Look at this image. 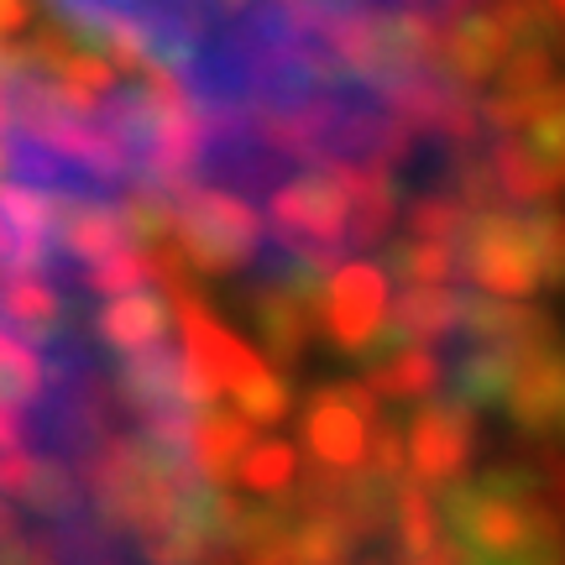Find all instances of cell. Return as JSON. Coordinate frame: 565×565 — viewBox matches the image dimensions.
<instances>
[{
  "instance_id": "1",
  "label": "cell",
  "mask_w": 565,
  "mask_h": 565,
  "mask_svg": "<svg viewBox=\"0 0 565 565\" xmlns=\"http://www.w3.org/2000/svg\"><path fill=\"white\" fill-rule=\"evenodd\" d=\"M440 519L461 565H565V519L529 466H492L471 482H445Z\"/></svg>"
},
{
  "instance_id": "2",
  "label": "cell",
  "mask_w": 565,
  "mask_h": 565,
  "mask_svg": "<svg viewBox=\"0 0 565 565\" xmlns=\"http://www.w3.org/2000/svg\"><path fill=\"white\" fill-rule=\"evenodd\" d=\"M168 200V225L183 242L189 263L210 267V273H236V267H257L263 257V221L242 194H225L215 183L179 179L162 189Z\"/></svg>"
},
{
  "instance_id": "3",
  "label": "cell",
  "mask_w": 565,
  "mask_h": 565,
  "mask_svg": "<svg viewBox=\"0 0 565 565\" xmlns=\"http://www.w3.org/2000/svg\"><path fill=\"white\" fill-rule=\"evenodd\" d=\"M456 267L471 282H482L498 299H524L534 288H545V263H540V236L529 210H482L461 221L456 231Z\"/></svg>"
},
{
  "instance_id": "4",
  "label": "cell",
  "mask_w": 565,
  "mask_h": 565,
  "mask_svg": "<svg viewBox=\"0 0 565 565\" xmlns=\"http://www.w3.org/2000/svg\"><path fill=\"white\" fill-rule=\"evenodd\" d=\"M179 315H183V341H189V356H183V362L200 372V383L210 387V393L225 387V393L242 404L246 419L278 424L282 414H288V387H282L242 341H231L200 303L179 299Z\"/></svg>"
},
{
  "instance_id": "5",
  "label": "cell",
  "mask_w": 565,
  "mask_h": 565,
  "mask_svg": "<svg viewBox=\"0 0 565 565\" xmlns=\"http://www.w3.org/2000/svg\"><path fill=\"white\" fill-rule=\"evenodd\" d=\"M377 424V404L366 387L335 383L320 387L315 404L303 414V440L324 466H362L366 456V429Z\"/></svg>"
},
{
  "instance_id": "6",
  "label": "cell",
  "mask_w": 565,
  "mask_h": 565,
  "mask_svg": "<svg viewBox=\"0 0 565 565\" xmlns=\"http://www.w3.org/2000/svg\"><path fill=\"white\" fill-rule=\"evenodd\" d=\"M89 335L100 341V351L110 356H137V351H152V345L168 341V303L152 282L141 288H126V294H110V299L89 303Z\"/></svg>"
},
{
  "instance_id": "7",
  "label": "cell",
  "mask_w": 565,
  "mask_h": 565,
  "mask_svg": "<svg viewBox=\"0 0 565 565\" xmlns=\"http://www.w3.org/2000/svg\"><path fill=\"white\" fill-rule=\"evenodd\" d=\"M383 303H387V288H383V273L372 263L335 267L330 299H324V324H330L335 345L366 351L377 341V330H383Z\"/></svg>"
},
{
  "instance_id": "8",
  "label": "cell",
  "mask_w": 565,
  "mask_h": 565,
  "mask_svg": "<svg viewBox=\"0 0 565 565\" xmlns=\"http://www.w3.org/2000/svg\"><path fill=\"white\" fill-rule=\"evenodd\" d=\"M471 440H477V429H471V414L461 404H450V398L445 404H424L414 414V429H408L414 471L424 482H450L466 466V456H471Z\"/></svg>"
},
{
  "instance_id": "9",
  "label": "cell",
  "mask_w": 565,
  "mask_h": 565,
  "mask_svg": "<svg viewBox=\"0 0 565 565\" xmlns=\"http://www.w3.org/2000/svg\"><path fill=\"white\" fill-rule=\"evenodd\" d=\"M508 419L529 429V435H545L555 424L565 419V345H545V351H534L524 366H519V377L508 387Z\"/></svg>"
},
{
  "instance_id": "10",
  "label": "cell",
  "mask_w": 565,
  "mask_h": 565,
  "mask_svg": "<svg viewBox=\"0 0 565 565\" xmlns=\"http://www.w3.org/2000/svg\"><path fill=\"white\" fill-rule=\"evenodd\" d=\"M508 47H513V42H508V32L498 26V17H492V11H471V17H461L440 38L445 74H450V79H466V84L498 79Z\"/></svg>"
},
{
  "instance_id": "11",
  "label": "cell",
  "mask_w": 565,
  "mask_h": 565,
  "mask_svg": "<svg viewBox=\"0 0 565 565\" xmlns=\"http://www.w3.org/2000/svg\"><path fill=\"white\" fill-rule=\"evenodd\" d=\"M513 131H524L519 141L565 183V84H545L540 95H529Z\"/></svg>"
},
{
  "instance_id": "12",
  "label": "cell",
  "mask_w": 565,
  "mask_h": 565,
  "mask_svg": "<svg viewBox=\"0 0 565 565\" xmlns=\"http://www.w3.org/2000/svg\"><path fill=\"white\" fill-rule=\"evenodd\" d=\"M246 445V424L231 414H194V461L204 477H231V466Z\"/></svg>"
},
{
  "instance_id": "13",
  "label": "cell",
  "mask_w": 565,
  "mask_h": 565,
  "mask_svg": "<svg viewBox=\"0 0 565 565\" xmlns=\"http://www.w3.org/2000/svg\"><path fill=\"white\" fill-rule=\"evenodd\" d=\"M387 267L408 282H445L456 273V252H450V242H414L408 236V242L387 246Z\"/></svg>"
},
{
  "instance_id": "14",
  "label": "cell",
  "mask_w": 565,
  "mask_h": 565,
  "mask_svg": "<svg viewBox=\"0 0 565 565\" xmlns=\"http://www.w3.org/2000/svg\"><path fill=\"white\" fill-rule=\"evenodd\" d=\"M242 477L257 487V492H278V487L294 482V450H288V445H278V440L257 445V450L246 456Z\"/></svg>"
},
{
  "instance_id": "15",
  "label": "cell",
  "mask_w": 565,
  "mask_h": 565,
  "mask_svg": "<svg viewBox=\"0 0 565 565\" xmlns=\"http://www.w3.org/2000/svg\"><path fill=\"white\" fill-rule=\"evenodd\" d=\"M540 477H545V498H550V508L565 519V461L561 456H545L540 461Z\"/></svg>"
},
{
  "instance_id": "16",
  "label": "cell",
  "mask_w": 565,
  "mask_h": 565,
  "mask_svg": "<svg viewBox=\"0 0 565 565\" xmlns=\"http://www.w3.org/2000/svg\"><path fill=\"white\" fill-rule=\"evenodd\" d=\"M550 11H555V17L565 21V0H550Z\"/></svg>"
},
{
  "instance_id": "17",
  "label": "cell",
  "mask_w": 565,
  "mask_h": 565,
  "mask_svg": "<svg viewBox=\"0 0 565 565\" xmlns=\"http://www.w3.org/2000/svg\"><path fill=\"white\" fill-rule=\"evenodd\" d=\"M267 565H273V561H267Z\"/></svg>"
},
{
  "instance_id": "18",
  "label": "cell",
  "mask_w": 565,
  "mask_h": 565,
  "mask_svg": "<svg viewBox=\"0 0 565 565\" xmlns=\"http://www.w3.org/2000/svg\"><path fill=\"white\" fill-rule=\"evenodd\" d=\"M561 424H565V419H561Z\"/></svg>"
}]
</instances>
